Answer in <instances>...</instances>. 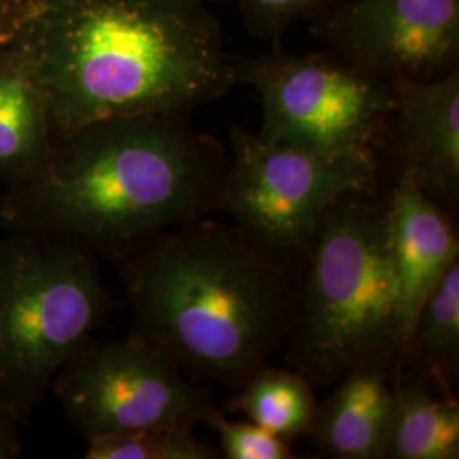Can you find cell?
<instances>
[{
    "mask_svg": "<svg viewBox=\"0 0 459 459\" xmlns=\"http://www.w3.org/2000/svg\"><path fill=\"white\" fill-rule=\"evenodd\" d=\"M229 155L187 116L102 119L53 142L4 187L0 227L121 264L155 235L212 213Z\"/></svg>",
    "mask_w": 459,
    "mask_h": 459,
    "instance_id": "cell-1",
    "label": "cell"
},
{
    "mask_svg": "<svg viewBox=\"0 0 459 459\" xmlns=\"http://www.w3.org/2000/svg\"><path fill=\"white\" fill-rule=\"evenodd\" d=\"M17 41L48 92L55 140L126 116H187L237 83L201 0H31Z\"/></svg>",
    "mask_w": 459,
    "mask_h": 459,
    "instance_id": "cell-2",
    "label": "cell"
},
{
    "mask_svg": "<svg viewBox=\"0 0 459 459\" xmlns=\"http://www.w3.org/2000/svg\"><path fill=\"white\" fill-rule=\"evenodd\" d=\"M117 265L130 335L196 383L238 390L284 344L296 263L237 225L186 221Z\"/></svg>",
    "mask_w": 459,
    "mask_h": 459,
    "instance_id": "cell-3",
    "label": "cell"
},
{
    "mask_svg": "<svg viewBox=\"0 0 459 459\" xmlns=\"http://www.w3.org/2000/svg\"><path fill=\"white\" fill-rule=\"evenodd\" d=\"M388 197L354 191L333 203L296 264L284 342L288 361L313 385L364 366L396 368L407 332L388 238Z\"/></svg>",
    "mask_w": 459,
    "mask_h": 459,
    "instance_id": "cell-4",
    "label": "cell"
},
{
    "mask_svg": "<svg viewBox=\"0 0 459 459\" xmlns=\"http://www.w3.org/2000/svg\"><path fill=\"white\" fill-rule=\"evenodd\" d=\"M109 310L96 255L82 247L28 231L0 242V402L22 426Z\"/></svg>",
    "mask_w": 459,
    "mask_h": 459,
    "instance_id": "cell-5",
    "label": "cell"
},
{
    "mask_svg": "<svg viewBox=\"0 0 459 459\" xmlns=\"http://www.w3.org/2000/svg\"><path fill=\"white\" fill-rule=\"evenodd\" d=\"M237 82L252 85L263 102L267 142L379 162L394 82L347 64L332 51L290 55L271 49L235 62Z\"/></svg>",
    "mask_w": 459,
    "mask_h": 459,
    "instance_id": "cell-6",
    "label": "cell"
},
{
    "mask_svg": "<svg viewBox=\"0 0 459 459\" xmlns=\"http://www.w3.org/2000/svg\"><path fill=\"white\" fill-rule=\"evenodd\" d=\"M230 143L212 212L296 264L333 203L379 186V162L267 142L240 126L230 130Z\"/></svg>",
    "mask_w": 459,
    "mask_h": 459,
    "instance_id": "cell-7",
    "label": "cell"
},
{
    "mask_svg": "<svg viewBox=\"0 0 459 459\" xmlns=\"http://www.w3.org/2000/svg\"><path fill=\"white\" fill-rule=\"evenodd\" d=\"M51 392L87 443L152 429L195 430L220 411L206 386L132 335L89 337L60 368Z\"/></svg>",
    "mask_w": 459,
    "mask_h": 459,
    "instance_id": "cell-8",
    "label": "cell"
},
{
    "mask_svg": "<svg viewBox=\"0 0 459 459\" xmlns=\"http://www.w3.org/2000/svg\"><path fill=\"white\" fill-rule=\"evenodd\" d=\"M328 51L386 81L458 70L459 0H349L313 24Z\"/></svg>",
    "mask_w": 459,
    "mask_h": 459,
    "instance_id": "cell-9",
    "label": "cell"
},
{
    "mask_svg": "<svg viewBox=\"0 0 459 459\" xmlns=\"http://www.w3.org/2000/svg\"><path fill=\"white\" fill-rule=\"evenodd\" d=\"M383 150L444 212L459 199V70L432 81L396 79Z\"/></svg>",
    "mask_w": 459,
    "mask_h": 459,
    "instance_id": "cell-10",
    "label": "cell"
},
{
    "mask_svg": "<svg viewBox=\"0 0 459 459\" xmlns=\"http://www.w3.org/2000/svg\"><path fill=\"white\" fill-rule=\"evenodd\" d=\"M388 238L398 279L407 341L422 301L459 259L451 214L407 174H394L388 197ZM407 347V345H405Z\"/></svg>",
    "mask_w": 459,
    "mask_h": 459,
    "instance_id": "cell-11",
    "label": "cell"
},
{
    "mask_svg": "<svg viewBox=\"0 0 459 459\" xmlns=\"http://www.w3.org/2000/svg\"><path fill=\"white\" fill-rule=\"evenodd\" d=\"M394 371L364 366L339 379L316 405L310 437L322 455L335 459H383L394 411Z\"/></svg>",
    "mask_w": 459,
    "mask_h": 459,
    "instance_id": "cell-12",
    "label": "cell"
},
{
    "mask_svg": "<svg viewBox=\"0 0 459 459\" xmlns=\"http://www.w3.org/2000/svg\"><path fill=\"white\" fill-rule=\"evenodd\" d=\"M53 142L48 92L16 38L0 49V184L5 187L31 172Z\"/></svg>",
    "mask_w": 459,
    "mask_h": 459,
    "instance_id": "cell-13",
    "label": "cell"
},
{
    "mask_svg": "<svg viewBox=\"0 0 459 459\" xmlns=\"http://www.w3.org/2000/svg\"><path fill=\"white\" fill-rule=\"evenodd\" d=\"M394 371V411L383 459H458L459 405L451 388L417 366Z\"/></svg>",
    "mask_w": 459,
    "mask_h": 459,
    "instance_id": "cell-14",
    "label": "cell"
},
{
    "mask_svg": "<svg viewBox=\"0 0 459 459\" xmlns=\"http://www.w3.org/2000/svg\"><path fill=\"white\" fill-rule=\"evenodd\" d=\"M313 386L312 381L296 369L284 371L265 364L235 390L229 411L244 413L250 422L286 441L308 436L318 405Z\"/></svg>",
    "mask_w": 459,
    "mask_h": 459,
    "instance_id": "cell-15",
    "label": "cell"
},
{
    "mask_svg": "<svg viewBox=\"0 0 459 459\" xmlns=\"http://www.w3.org/2000/svg\"><path fill=\"white\" fill-rule=\"evenodd\" d=\"M403 359L451 388L459 364V259L436 282L415 315Z\"/></svg>",
    "mask_w": 459,
    "mask_h": 459,
    "instance_id": "cell-16",
    "label": "cell"
},
{
    "mask_svg": "<svg viewBox=\"0 0 459 459\" xmlns=\"http://www.w3.org/2000/svg\"><path fill=\"white\" fill-rule=\"evenodd\" d=\"M87 459H216L218 451L197 441L191 429H152L87 443Z\"/></svg>",
    "mask_w": 459,
    "mask_h": 459,
    "instance_id": "cell-17",
    "label": "cell"
},
{
    "mask_svg": "<svg viewBox=\"0 0 459 459\" xmlns=\"http://www.w3.org/2000/svg\"><path fill=\"white\" fill-rule=\"evenodd\" d=\"M220 436L221 451L229 459H295L293 447L286 439L250 420L233 422L218 411L208 422Z\"/></svg>",
    "mask_w": 459,
    "mask_h": 459,
    "instance_id": "cell-18",
    "label": "cell"
},
{
    "mask_svg": "<svg viewBox=\"0 0 459 459\" xmlns=\"http://www.w3.org/2000/svg\"><path fill=\"white\" fill-rule=\"evenodd\" d=\"M247 30L276 39L301 17L315 13L324 0H238Z\"/></svg>",
    "mask_w": 459,
    "mask_h": 459,
    "instance_id": "cell-19",
    "label": "cell"
},
{
    "mask_svg": "<svg viewBox=\"0 0 459 459\" xmlns=\"http://www.w3.org/2000/svg\"><path fill=\"white\" fill-rule=\"evenodd\" d=\"M31 9V0H0V49L17 38Z\"/></svg>",
    "mask_w": 459,
    "mask_h": 459,
    "instance_id": "cell-20",
    "label": "cell"
},
{
    "mask_svg": "<svg viewBox=\"0 0 459 459\" xmlns=\"http://www.w3.org/2000/svg\"><path fill=\"white\" fill-rule=\"evenodd\" d=\"M19 426H22L14 413L0 402V459H14L22 451L19 436Z\"/></svg>",
    "mask_w": 459,
    "mask_h": 459,
    "instance_id": "cell-21",
    "label": "cell"
},
{
    "mask_svg": "<svg viewBox=\"0 0 459 459\" xmlns=\"http://www.w3.org/2000/svg\"><path fill=\"white\" fill-rule=\"evenodd\" d=\"M201 2H208V0H201Z\"/></svg>",
    "mask_w": 459,
    "mask_h": 459,
    "instance_id": "cell-22",
    "label": "cell"
}]
</instances>
